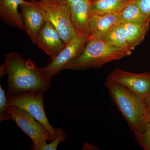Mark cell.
<instances>
[{"instance_id": "1", "label": "cell", "mask_w": 150, "mask_h": 150, "mask_svg": "<svg viewBox=\"0 0 150 150\" xmlns=\"http://www.w3.org/2000/svg\"><path fill=\"white\" fill-rule=\"evenodd\" d=\"M8 76L7 98L29 91L46 92L50 87L51 78L44 74L30 60L16 52L6 54L1 65V76Z\"/></svg>"}, {"instance_id": "2", "label": "cell", "mask_w": 150, "mask_h": 150, "mask_svg": "<svg viewBox=\"0 0 150 150\" xmlns=\"http://www.w3.org/2000/svg\"><path fill=\"white\" fill-rule=\"evenodd\" d=\"M132 51L116 48L102 39L88 41L83 53L65 67L71 71L99 69L113 61L130 56Z\"/></svg>"}, {"instance_id": "3", "label": "cell", "mask_w": 150, "mask_h": 150, "mask_svg": "<svg viewBox=\"0 0 150 150\" xmlns=\"http://www.w3.org/2000/svg\"><path fill=\"white\" fill-rule=\"evenodd\" d=\"M105 86L122 117L136 134L149 109L146 100L115 83L106 81Z\"/></svg>"}, {"instance_id": "4", "label": "cell", "mask_w": 150, "mask_h": 150, "mask_svg": "<svg viewBox=\"0 0 150 150\" xmlns=\"http://www.w3.org/2000/svg\"><path fill=\"white\" fill-rule=\"evenodd\" d=\"M28 3L54 25L66 45L77 34L67 4L59 0H31Z\"/></svg>"}, {"instance_id": "5", "label": "cell", "mask_w": 150, "mask_h": 150, "mask_svg": "<svg viewBox=\"0 0 150 150\" xmlns=\"http://www.w3.org/2000/svg\"><path fill=\"white\" fill-rule=\"evenodd\" d=\"M8 111L16 126L31 139V145L40 144L55 139L46 127L26 110L16 105H9Z\"/></svg>"}, {"instance_id": "6", "label": "cell", "mask_w": 150, "mask_h": 150, "mask_svg": "<svg viewBox=\"0 0 150 150\" xmlns=\"http://www.w3.org/2000/svg\"><path fill=\"white\" fill-rule=\"evenodd\" d=\"M44 91H29L18 94L8 98L9 104L21 108L49 130L54 139L57 136L56 129L48 120L43 104Z\"/></svg>"}, {"instance_id": "7", "label": "cell", "mask_w": 150, "mask_h": 150, "mask_svg": "<svg viewBox=\"0 0 150 150\" xmlns=\"http://www.w3.org/2000/svg\"><path fill=\"white\" fill-rule=\"evenodd\" d=\"M106 81L118 84L146 101L150 93V72L135 74L115 68Z\"/></svg>"}, {"instance_id": "8", "label": "cell", "mask_w": 150, "mask_h": 150, "mask_svg": "<svg viewBox=\"0 0 150 150\" xmlns=\"http://www.w3.org/2000/svg\"><path fill=\"white\" fill-rule=\"evenodd\" d=\"M88 40L83 35H77L66 45L54 61L40 68L42 72L50 78L62 71L67 64L78 58L83 52Z\"/></svg>"}, {"instance_id": "9", "label": "cell", "mask_w": 150, "mask_h": 150, "mask_svg": "<svg viewBox=\"0 0 150 150\" xmlns=\"http://www.w3.org/2000/svg\"><path fill=\"white\" fill-rule=\"evenodd\" d=\"M33 43L50 57L51 62L66 46L57 30L47 21H45Z\"/></svg>"}, {"instance_id": "10", "label": "cell", "mask_w": 150, "mask_h": 150, "mask_svg": "<svg viewBox=\"0 0 150 150\" xmlns=\"http://www.w3.org/2000/svg\"><path fill=\"white\" fill-rule=\"evenodd\" d=\"M69 6L72 21L76 31L88 40L92 13L90 0H79Z\"/></svg>"}, {"instance_id": "11", "label": "cell", "mask_w": 150, "mask_h": 150, "mask_svg": "<svg viewBox=\"0 0 150 150\" xmlns=\"http://www.w3.org/2000/svg\"><path fill=\"white\" fill-rule=\"evenodd\" d=\"M119 23L117 13L98 14L92 13L88 41L102 39L105 34Z\"/></svg>"}, {"instance_id": "12", "label": "cell", "mask_w": 150, "mask_h": 150, "mask_svg": "<svg viewBox=\"0 0 150 150\" xmlns=\"http://www.w3.org/2000/svg\"><path fill=\"white\" fill-rule=\"evenodd\" d=\"M25 0H0V17L6 24L25 31L23 20L18 7L27 3Z\"/></svg>"}, {"instance_id": "13", "label": "cell", "mask_w": 150, "mask_h": 150, "mask_svg": "<svg viewBox=\"0 0 150 150\" xmlns=\"http://www.w3.org/2000/svg\"><path fill=\"white\" fill-rule=\"evenodd\" d=\"M20 8L25 27V32L33 43H34L46 21L41 13L29 5L28 1L25 4L21 5Z\"/></svg>"}, {"instance_id": "14", "label": "cell", "mask_w": 150, "mask_h": 150, "mask_svg": "<svg viewBox=\"0 0 150 150\" xmlns=\"http://www.w3.org/2000/svg\"><path fill=\"white\" fill-rule=\"evenodd\" d=\"M129 48L133 51L144 39L150 28V19L122 23Z\"/></svg>"}, {"instance_id": "15", "label": "cell", "mask_w": 150, "mask_h": 150, "mask_svg": "<svg viewBox=\"0 0 150 150\" xmlns=\"http://www.w3.org/2000/svg\"><path fill=\"white\" fill-rule=\"evenodd\" d=\"M102 40L116 48L132 51L129 48L123 24L121 23H118L112 26L105 34Z\"/></svg>"}, {"instance_id": "16", "label": "cell", "mask_w": 150, "mask_h": 150, "mask_svg": "<svg viewBox=\"0 0 150 150\" xmlns=\"http://www.w3.org/2000/svg\"><path fill=\"white\" fill-rule=\"evenodd\" d=\"M130 0H90L93 13H118Z\"/></svg>"}, {"instance_id": "17", "label": "cell", "mask_w": 150, "mask_h": 150, "mask_svg": "<svg viewBox=\"0 0 150 150\" xmlns=\"http://www.w3.org/2000/svg\"><path fill=\"white\" fill-rule=\"evenodd\" d=\"M119 22L144 21L150 19L144 14L137 5V0H130L117 13Z\"/></svg>"}, {"instance_id": "18", "label": "cell", "mask_w": 150, "mask_h": 150, "mask_svg": "<svg viewBox=\"0 0 150 150\" xmlns=\"http://www.w3.org/2000/svg\"><path fill=\"white\" fill-rule=\"evenodd\" d=\"M139 145L145 150H150V122L145 120L134 134Z\"/></svg>"}, {"instance_id": "19", "label": "cell", "mask_w": 150, "mask_h": 150, "mask_svg": "<svg viewBox=\"0 0 150 150\" xmlns=\"http://www.w3.org/2000/svg\"><path fill=\"white\" fill-rule=\"evenodd\" d=\"M57 136L56 138L50 142L49 144L47 142L37 145H31V149L33 150H56L61 142H64L66 140V134L63 129L61 128L56 129Z\"/></svg>"}, {"instance_id": "20", "label": "cell", "mask_w": 150, "mask_h": 150, "mask_svg": "<svg viewBox=\"0 0 150 150\" xmlns=\"http://www.w3.org/2000/svg\"><path fill=\"white\" fill-rule=\"evenodd\" d=\"M9 103L5 91L0 86V122L11 119L8 111Z\"/></svg>"}, {"instance_id": "21", "label": "cell", "mask_w": 150, "mask_h": 150, "mask_svg": "<svg viewBox=\"0 0 150 150\" xmlns=\"http://www.w3.org/2000/svg\"><path fill=\"white\" fill-rule=\"evenodd\" d=\"M137 2L142 13L150 18V0H137Z\"/></svg>"}, {"instance_id": "22", "label": "cell", "mask_w": 150, "mask_h": 150, "mask_svg": "<svg viewBox=\"0 0 150 150\" xmlns=\"http://www.w3.org/2000/svg\"><path fill=\"white\" fill-rule=\"evenodd\" d=\"M83 150H98V148L95 145H91L86 143L83 147Z\"/></svg>"}, {"instance_id": "23", "label": "cell", "mask_w": 150, "mask_h": 150, "mask_svg": "<svg viewBox=\"0 0 150 150\" xmlns=\"http://www.w3.org/2000/svg\"><path fill=\"white\" fill-rule=\"evenodd\" d=\"M59 1L62 3L67 4V5L69 6L71 4L77 1H79V0H59Z\"/></svg>"}, {"instance_id": "24", "label": "cell", "mask_w": 150, "mask_h": 150, "mask_svg": "<svg viewBox=\"0 0 150 150\" xmlns=\"http://www.w3.org/2000/svg\"><path fill=\"white\" fill-rule=\"evenodd\" d=\"M146 120L147 121H149L150 122V108L148 110L146 116Z\"/></svg>"}, {"instance_id": "25", "label": "cell", "mask_w": 150, "mask_h": 150, "mask_svg": "<svg viewBox=\"0 0 150 150\" xmlns=\"http://www.w3.org/2000/svg\"><path fill=\"white\" fill-rule=\"evenodd\" d=\"M146 102L147 103L148 106H149V108H150V93L149 95V96L147 98L146 100Z\"/></svg>"}]
</instances>
